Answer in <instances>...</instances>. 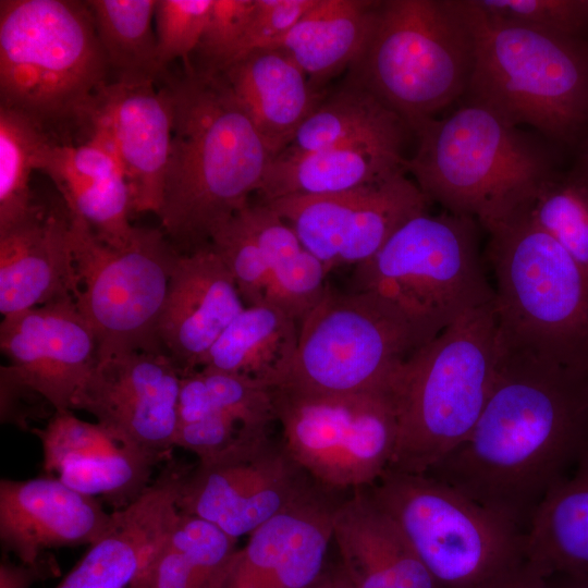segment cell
Instances as JSON below:
<instances>
[{"instance_id":"48","label":"cell","mask_w":588,"mask_h":588,"mask_svg":"<svg viewBox=\"0 0 588 588\" xmlns=\"http://www.w3.org/2000/svg\"><path fill=\"white\" fill-rule=\"evenodd\" d=\"M574 175L588 184V147L585 149L579 161V169L574 173Z\"/></svg>"},{"instance_id":"45","label":"cell","mask_w":588,"mask_h":588,"mask_svg":"<svg viewBox=\"0 0 588 588\" xmlns=\"http://www.w3.org/2000/svg\"><path fill=\"white\" fill-rule=\"evenodd\" d=\"M481 588H553L547 577L530 566L526 561L500 575Z\"/></svg>"},{"instance_id":"1","label":"cell","mask_w":588,"mask_h":588,"mask_svg":"<svg viewBox=\"0 0 588 588\" xmlns=\"http://www.w3.org/2000/svg\"><path fill=\"white\" fill-rule=\"evenodd\" d=\"M498 355L474 429L426 475L526 535L588 444V375L499 343Z\"/></svg>"},{"instance_id":"39","label":"cell","mask_w":588,"mask_h":588,"mask_svg":"<svg viewBox=\"0 0 588 588\" xmlns=\"http://www.w3.org/2000/svg\"><path fill=\"white\" fill-rule=\"evenodd\" d=\"M209 244L233 277L245 306L265 303L268 269L242 209L213 232Z\"/></svg>"},{"instance_id":"32","label":"cell","mask_w":588,"mask_h":588,"mask_svg":"<svg viewBox=\"0 0 588 588\" xmlns=\"http://www.w3.org/2000/svg\"><path fill=\"white\" fill-rule=\"evenodd\" d=\"M242 212L266 260V302L280 307L299 324L326 293L329 272L267 204L249 203Z\"/></svg>"},{"instance_id":"11","label":"cell","mask_w":588,"mask_h":588,"mask_svg":"<svg viewBox=\"0 0 588 588\" xmlns=\"http://www.w3.org/2000/svg\"><path fill=\"white\" fill-rule=\"evenodd\" d=\"M420 346L411 322L384 297L328 287L301 321L294 359L274 389L304 394L389 389L400 366Z\"/></svg>"},{"instance_id":"35","label":"cell","mask_w":588,"mask_h":588,"mask_svg":"<svg viewBox=\"0 0 588 588\" xmlns=\"http://www.w3.org/2000/svg\"><path fill=\"white\" fill-rule=\"evenodd\" d=\"M157 0H88L113 82L157 83L166 75L152 32Z\"/></svg>"},{"instance_id":"44","label":"cell","mask_w":588,"mask_h":588,"mask_svg":"<svg viewBox=\"0 0 588 588\" xmlns=\"http://www.w3.org/2000/svg\"><path fill=\"white\" fill-rule=\"evenodd\" d=\"M58 574V563L51 558L42 556L33 564H15L3 555L0 562V588H30L35 583Z\"/></svg>"},{"instance_id":"2","label":"cell","mask_w":588,"mask_h":588,"mask_svg":"<svg viewBox=\"0 0 588 588\" xmlns=\"http://www.w3.org/2000/svg\"><path fill=\"white\" fill-rule=\"evenodd\" d=\"M174 121L158 217L181 253L209 244L247 206L272 160L265 142L219 73L167 74Z\"/></svg>"},{"instance_id":"24","label":"cell","mask_w":588,"mask_h":588,"mask_svg":"<svg viewBox=\"0 0 588 588\" xmlns=\"http://www.w3.org/2000/svg\"><path fill=\"white\" fill-rule=\"evenodd\" d=\"M81 291L63 203H34L21 220L0 230V313L2 317L41 306Z\"/></svg>"},{"instance_id":"31","label":"cell","mask_w":588,"mask_h":588,"mask_svg":"<svg viewBox=\"0 0 588 588\" xmlns=\"http://www.w3.org/2000/svg\"><path fill=\"white\" fill-rule=\"evenodd\" d=\"M525 554L544 577L588 573V444L536 513Z\"/></svg>"},{"instance_id":"49","label":"cell","mask_w":588,"mask_h":588,"mask_svg":"<svg viewBox=\"0 0 588 588\" xmlns=\"http://www.w3.org/2000/svg\"><path fill=\"white\" fill-rule=\"evenodd\" d=\"M309 588H332L330 569H326L323 575Z\"/></svg>"},{"instance_id":"14","label":"cell","mask_w":588,"mask_h":588,"mask_svg":"<svg viewBox=\"0 0 588 588\" xmlns=\"http://www.w3.org/2000/svg\"><path fill=\"white\" fill-rule=\"evenodd\" d=\"M316 486L281 438L245 437L188 469L177 510L240 538L289 509Z\"/></svg>"},{"instance_id":"43","label":"cell","mask_w":588,"mask_h":588,"mask_svg":"<svg viewBox=\"0 0 588 588\" xmlns=\"http://www.w3.org/2000/svg\"><path fill=\"white\" fill-rule=\"evenodd\" d=\"M315 2L316 0H255L244 36L225 66L254 50L273 46Z\"/></svg>"},{"instance_id":"16","label":"cell","mask_w":588,"mask_h":588,"mask_svg":"<svg viewBox=\"0 0 588 588\" xmlns=\"http://www.w3.org/2000/svg\"><path fill=\"white\" fill-rule=\"evenodd\" d=\"M182 372L166 352L97 362L73 411L91 414L113 439L160 462L175 448Z\"/></svg>"},{"instance_id":"33","label":"cell","mask_w":588,"mask_h":588,"mask_svg":"<svg viewBox=\"0 0 588 588\" xmlns=\"http://www.w3.org/2000/svg\"><path fill=\"white\" fill-rule=\"evenodd\" d=\"M404 121L365 88L351 83L323 98L279 155H303L367 142H403Z\"/></svg>"},{"instance_id":"30","label":"cell","mask_w":588,"mask_h":588,"mask_svg":"<svg viewBox=\"0 0 588 588\" xmlns=\"http://www.w3.org/2000/svg\"><path fill=\"white\" fill-rule=\"evenodd\" d=\"M299 324L277 305L246 306L204 358L211 368L274 389L285 378L298 344Z\"/></svg>"},{"instance_id":"26","label":"cell","mask_w":588,"mask_h":588,"mask_svg":"<svg viewBox=\"0 0 588 588\" xmlns=\"http://www.w3.org/2000/svg\"><path fill=\"white\" fill-rule=\"evenodd\" d=\"M341 566L355 588H438L397 525L367 488L350 492L333 522Z\"/></svg>"},{"instance_id":"19","label":"cell","mask_w":588,"mask_h":588,"mask_svg":"<svg viewBox=\"0 0 588 588\" xmlns=\"http://www.w3.org/2000/svg\"><path fill=\"white\" fill-rule=\"evenodd\" d=\"M346 493L316 486L235 551L218 588H309L326 572L335 513Z\"/></svg>"},{"instance_id":"34","label":"cell","mask_w":588,"mask_h":588,"mask_svg":"<svg viewBox=\"0 0 588 588\" xmlns=\"http://www.w3.org/2000/svg\"><path fill=\"white\" fill-rule=\"evenodd\" d=\"M237 549V538L179 511L161 547L131 587L218 588Z\"/></svg>"},{"instance_id":"23","label":"cell","mask_w":588,"mask_h":588,"mask_svg":"<svg viewBox=\"0 0 588 588\" xmlns=\"http://www.w3.org/2000/svg\"><path fill=\"white\" fill-rule=\"evenodd\" d=\"M113 517L56 476L0 480V541L22 563H36L49 549L91 544Z\"/></svg>"},{"instance_id":"10","label":"cell","mask_w":588,"mask_h":588,"mask_svg":"<svg viewBox=\"0 0 588 588\" xmlns=\"http://www.w3.org/2000/svg\"><path fill=\"white\" fill-rule=\"evenodd\" d=\"M438 588H481L526 561V535L446 482L387 469L370 487Z\"/></svg>"},{"instance_id":"15","label":"cell","mask_w":588,"mask_h":588,"mask_svg":"<svg viewBox=\"0 0 588 588\" xmlns=\"http://www.w3.org/2000/svg\"><path fill=\"white\" fill-rule=\"evenodd\" d=\"M429 199L405 170L341 193L262 201L297 234L330 272L375 256Z\"/></svg>"},{"instance_id":"17","label":"cell","mask_w":588,"mask_h":588,"mask_svg":"<svg viewBox=\"0 0 588 588\" xmlns=\"http://www.w3.org/2000/svg\"><path fill=\"white\" fill-rule=\"evenodd\" d=\"M1 377L36 393L53 412L73 402L98 360L96 334L74 297L2 317Z\"/></svg>"},{"instance_id":"50","label":"cell","mask_w":588,"mask_h":588,"mask_svg":"<svg viewBox=\"0 0 588 588\" xmlns=\"http://www.w3.org/2000/svg\"><path fill=\"white\" fill-rule=\"evenodd\" d=\"M131 588H135V587H131Z\"/></svg>"},{"instance_id":"20","label":"cell","mask_w":588,"mask_h":588,"mask_svg":"<svg viewBox=\"0 0 588 588\" xmlns=\"http://www.w3.org/2000/svg\"><path fill=\"white\" fill-rule=\"evenodd\" d=\"M33 433L40 441L47 474L81 493L99 495L115 511L146 491L152 468L160 462L121 444L99 424L83 420L73 411L53 413Z\"/></svg>"},{"instance_id":"41","label":"cell","mask_w":588,"mask_h":588,"mask_svg":"<svg viewBox=\"0 0 588 588\" xmlns=\"http://www.w3.org/2000/svg\"><path fill=\"white\" fill-rule=\"evenodd\" d=\"M255 0H213L199 44L194 52V72L215 74L233 57L248 22Z\"/></svg>"},{"instance_id":"3","label":"cell","mask_w":588,"mask_h":588,"mask_svg":"<svg viewBox=\"0 0 588 588\" xmlns=\"http://www.w3.org/2000/svg\"><path fill=\"white\" fill-rule=\"evenodd\" d=\"M109 76L86 1H0V106L81 139Z\"/></svg>"},{"instance_id":"27","label":"cell","mask_w":588,"mask_h":588,"mask_svg":"<svg viewBox=\"0 0 588 588\" xmlns=\"http://www.w3.org/2000/svg\"><path fill=\"white\" fill-rule=\"evenodd\" d=\"M258 131L272 159L324 98L278 47L254 50L218 72Z\"/></svg>"},{"instance_id":"7","label":"cell","mask_w":588,"mask_h":588,"mask_svg":"<svg viewBox=\"0 0 588 588\" xmlns=\"http://www.w3.org/2000/svg\"><path fill=\"white\" fill-rule=\"evenodd\" d=\"M411 130L417 149L405 161L407 174L429 200L483 228L518 210L555 174L543 146L477 105Z\"/></svg>"},{"instance_id":"13","label":"cell","mask_w":588,"mask_h":588,"mask_svg":"<svg viewBox=\"0 0 588 588\" xmlns=\"http://www.w3.org/2000/svg\"><path fill=\"white\" fill-rule=\"evenodd\" d=\"M272 391L280 438L316 485L350 493L370 487L388 469L397 439L390 388L351 394Z\"/></svg>"},{"instance_id":"25","label":"cell","mask_w":588,"mask_h":588,"mask_svg":"<svg viewBox=\"0 0 588 588\" xmlns=\"http://www.w3.org/2000/svg\"><path fill=\"white\" fill-rule=\"evenodd\" d=\"M37 171L50 177L69 211L100 241L119 246L132 237L136 226L130 222V186L117 157L99 138L51 139L38 156Z\"/></svg>"},{"instance_id":"42","label":"cell","mask_w":588,"mask_h":588,"mask_svg":"<svg viewBox=\"0 0 588 588\" xmlns=\"http://www.w3.org/2000/svg\"><path fill=\"white\" fill-rule=\"evenodd\" d=\"M499 17L581 38L588 30V0H475Z\"/></svg>"},{"instance_id":"22","label":"cell","mask_w":588,"mask_h":588,"mask_svg":"<svg viewBox=\"0 0 588 588\" xmlns=\"http://www.w3.org/2000/svg\"><path fill=\"white\" fill-rule=\"evenodd\" d=\"M245 307L233 277L210 244L180 253L159 318L160 344L182 373L196 370Z\"/></svg>"},{"instance_id":"46","label":"cell","mask_w":588,"mask_h":588,"mask_svg":"<svg viewBox=\"0 0 588 588\" xmlns=\"http://www.w3.org/2000/svg\"><path fill=\"white\" fill-rule=\"evenodd\" d=\"M553 588H588V573L547 577Z\"/></svg>"},{"instance_id":"9","label":"cell","mask_w":588,"mask_h":588,"mask_svg":"<svg viewBox=\"0 0 588 588\" xmlns=\"http://www.w3.org/2000/svg\"><path fill=\"white\" fill-rule=\"evenodd\" d=\"M355 291L394 304L421 346L466 313L492 303L479 255L477 220L446 211L404 223L365 262L355 266Z\"/></svg>"},{"instance_id":"38","label":"cell","mask_w":588,"mask_h":588,"mask_svg":"<svg viewBox=\"0 0 588 588\" xmlns=\"http://www.w3.org/2000/svg\"><path fill=\"white\" fill-rule=\"evenodd\" d=\"M516 211L555 240L588 270V184L553 174Z\"/></svg>"},{"instance_id":"37","label":"cell","mask_w":588,"mask_h":588,"mask_svg":"<svg viewBox=\"0 0 588 588\" xmlns=\"http://www.w3.org/2000/svg\"><path fill=\"white\" fill-rule=\"evenodd\" d=\"M51 139L27 115L0 106V230L21 220L33 207L30 176Z\"/></svg>"},{"instance_id":"29","label":"cell","mask_w":588,"mask_h":588,"mask_svg":"<svg viewBox=\"0 0 588 588\" xmlns=\"http://www.w3.org/2000/svg\"><path fill=\"white\" fill-rule=\"evenodd\" d=\"M380 1L316 0L273 46L284 50L316 88L363 52Z\"/></svg>"},{"instance_id":"47","label":"cell","mask_w":588,"mask_h":588,"mask_svg":"<svg viewBox=\"0 0 588 588\" xmlns=\"http://www.w3.org/2000/svg\"><path fill=\"white\" fill-rule=\"evenodd\" d=\"M333 588H355L346 576L341 564L330 569Z\"/></svg>"},{"instance_id":"8","label":"cell","mask_w":588,"mask_h":588,"mask_svg":"<svg viewBox=\"0 0 588 588\" xmlns=\"http://www.w3.org/2000/svg\"><path fill=\"white\" fill-rule=\"evenodd\" d=\"M473 62V37L458 0L380 1L348 82L411 130L465 95Z\"/></svg>"},{"instance_id":"36","label":"cell","mask_w":588,"mask_h":588,"mask_svg":"<svg viewBox=\"0 0 588 588\" xmlns=\"http://www.w3.org/2000/svg\"><path fill=\"white\" fill-rule=\"evenodd\" d=\"M207 413L226 415L252 432H270L277 421L272 389L211 368L182 373L179 422Z\"/></svg>"},{"instance_id":"40","label":"cell","mask_w":588,"mask_h":588,"mask_svg":"<svg viewBox=\"0 0 588 588\" xmlns=\"http://www.w3.org/2000/svg\"><path fill=\"white\" fill-rule=\"evenodd\" d=\"M213 0H157L156 37L160 66L182 59L185 72L192 71L191 56L194 54Z\"/></svg>"},{"instance_id":"18","label":"cell","mask_w":588,"mask_h":588,"mask_svg":"<svg viewBox=\"0 0 588 588\" xmlns=\"http://www.w3.org/2000/svg\"><path fill=\"white\" fill-rule=\"evenodd\" d=\"M173 121V99L164 82L157 87L151 82L111 81L98 97L83 138H99L117 157L130 186L133 213H159Z\"/></svg>"},{"instance_id":"12","label":"cell","mask_w":588,"mask_h":588,"mask_svg":"<svg viewBox=\"0 0 588 588\" xmlns=\"http://www.w3.org/2000/svg\"><path fill=\"white\" fill-rule=\"evenodd\" d=\"M69 213L81 283L75 301L96 334L97 362L164 352L158 323L180 253L158 229L136 228L126 243L109 245L79 216Z\"/></svg>"},{"instance_id":"4","label":"cell","mask_w":588,"mask_h":588,"mask_svg":"<svg viewBox=\"0 0 588 588\" xmlns=\"http://www.w3.org/2000/svg\"><path fill=\"white\" fill-rule=\"evenodd\" d=\"M458 3L474 45L466 103L574 142L588 125V45L499 17L475 0Z\"/></svg>"},{"instance_id":"28","label":"cell","mask_w":588,"mask_h":588,"mask_svg":"<svg viewBox=\"0 0 588 588\" xmlns=\"http://www.w3.org/2000/svg\"><path fill=\"white\" fill-rule=\"evenodd\" d=\"M403 142H367L303 154L278 155L257 192L260 201L341 193L405 170ZM406 171V170H405Z\"/></svg>"},{"instance_id":"5","label":"cell","mask_w":588,"mask_h":588,"mask_svg":"<svg viewBox=\"0 0 588 588\" xmlns=\"http://www.w3.org/2000/svg\"><path fill=\"white\" fill-rule=\"evenodd\" d=\"M498 357L494 301L413 352L390 385L397 439L388 469L426 474L466 440L491 393Z\"/></svg>"},{"instance_id":"21","label":"cell","mask_w":588,"mask_h":588,"mask_svg":"<svg viewBox=\"0 0 588 588\" xmlns=\"http://www.w3.org/2000/svg\"><path fill=\"white\" fill-rule=\"evenodd\" d=\"M189 467L169 460L137 500L113 512L110 528L54 588H131L179 516L176 501Z\"/></svg>"},{"instance_id":"6","label":"cell","mask_w":588,"mask_h":588,"mask_svg":"<svg viewBox=\"0 0 588 588\" xmlns=\"http://www.w3.org/2000/svg\"><path fill=\"white\" fill-rule=\"evenodd\" d=\"M485 229L499 345L588 375V270L520 211Z\"/></svg>"}]
</instances>
